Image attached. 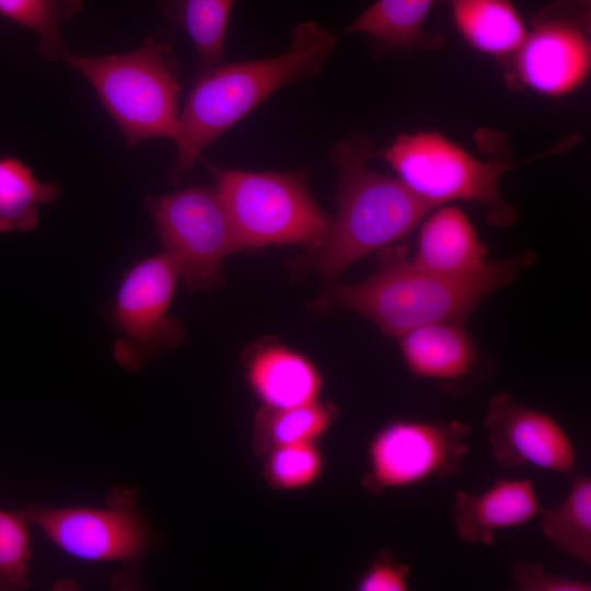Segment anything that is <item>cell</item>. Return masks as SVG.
Wrapping results in <instances>:
<instances>
[{"instance_id": "ac0fdd59", "label": "cell", "mask_w": 591, "mask_h": 591, "mask_svg": "<svg viewBox=\"0 0 591 591\" xmlns=\"http://www.w3.org/2000/svg\"><path fill=\"white\" fill-rule=\"evenodd\" d=\"M438 0H376L363 11L341 35L363 33L378 45L391 49H408L439 43L424 32V23Z\"/></svg>"}, {"instance_id": "2e32d148", "label": "cell", "mask_w": 591, "mask_h": 591, "mask_svg": "<svg viewBox=\"0 0 591 591\" xmlns=\"http://www.w3.org/2000/svg\"><path fill=\"white\" fill-rule=\"evenodd\" d=\"M487 254L465 213L440 206L422 223L413 260L433 274L467 278L488 268Z\"/></svg>"}, {"instance_id": "9a60e30c", "label": "cell", "mask_w": 591, "mask_h": 591, "mask_svg": "<svg viewBox=\"0 0 591 591\" xmlns=\"http://www.w3.org/2000/svg\"><path fill=\"white\" fill-rule=\"evenodd\" d=\"M248 385L262 407L287 408L320 399L323 378L303 354L279 344L255 347L246 361Z\"/></svg>"}, {"instance_id": "d4e9b609", "label": "cell", "mask_w": 591, "mask_h": 591, "mask_svg": "<svg viewBox=\"0 0 591 591\" xmlns=\"http://www.w3.org/2000/svg\"><path fill=\"white\" fill-rule=\"evenodd\" d=\"M31 526L25 509H0V591L30 589Z\"/></svg>"}, {"instance_id": "e0dca14e", "label": "cell", "mask_w": 591, "mask_h": 591, "mask_svg": "<svg viewBox=\"0 0 591 591\" xmlns=\"http://www.w3.org/2000/svg\"><path fill=\"white\" fill-rule=\"evenodd\" d=\"M454 25L476 50L507 58L528 35L519 11L510 0H449Z\"/></svg>"}, {"instance_id": "8992f818", "label": "cell", "mask_w": 591, "mask_h": 591, "mask_svg": "<svg viewBox=\"0 0 591 591\" xmlns=\"http://www.w3.org/2000/svg\"><path fill=\"white\" fill-rule=\"evenodd\" d=\"M32 525L60 551L88 563L120 564L112 587H136L147 554L160 541L139 506L138 490L116 485L108 490L104 507L25 508Z\"/></svg>"}, {"instance_id": "3957f363", "label": "cell", "mask_w": 591, "mask_h": 591, "mask_svg": "<svg viewBox=\"0 0 591 591\" xmlns=\"http://www.w3.org/2000/svg\"><path fill=\"white\" fill-rule=\"evenodd\" d=\"M536 259L532 251L494 260L467 278L428 271L408 258L405 245L387 246L378 269L354 285H334L328 301L373 322L384 334L401 336L416 327L440 322L463 323L493 292L511 282Z\"/></svg>"}, {"instance_id": "ffe728a7", "label": "cell", "mask_w": 591, "mask_h": 591, "mask_svg": "<svg viewBox=\"0 0 591 591\" xmlns=\"http://www.w3.org/2000/svg\"><path fill=\"white\" fill-rule=\"evenodd\" d=\"M234 0H160L163 13L190 38L200 72L223 63Z\"/></svg>"}, {"instance_id": "7a4b0ae2", "label": "cell", "mask_w": 591, "mask_h": 591, "mask_svg": "<svg viewBox=\"0 0 591 591\" xmlns=\"http://www.w3.org/2000/svg\"><path fill=\"white\" fill-rule=\"evenodd\" d=\"M371 155V141L360 130L332 147L329 157L338 171L337 215L323 240L294 263L298 271H314L332 281L355 262L406 236L438 208L398 178L370 169Z\"/></svg>"}, {"instance_id": "44dd1931", "label": "cell", "mask_w": 591, "mask_h": 591, "mask_svg": "<svg viewBox=\"0 0 591 591\" xmlns=\"http://www.w3.org/2000/svg\"><path fill=\"white\" fill-rule=\"evenodd\" d=\"M541 530L545 538L571 558L591 565V479L584 474L571 478L563 501L542 509Z\"/></svg>"}, {"instance_id": "cb8c5ba5", "label": "cell", "mask_w": 591, "mask_h": 591, "mask_svg": "<svg viewBox=\"0 0 591 591\" xmlns=\"http://www.w3.org/2000/svg\"><path fill=\"white\" fill-rule=\"evenodd\" d=\"M266 483L279 491H298L313 486L323 475L325 460L317 442L275 448L264 456Z\"/></svg>"}, {"instance_id": "603a6c76", "label": "cell", "mask_w": 591, "mask_h": 591, "mask_svg": "<svg viewBox=\"0 0 591 591\" xmlns=\"http://www.w3.org/2000/svg\"><path fill=\"white\" fill-rule=\"evenodd\" d=\"M81 7L82 0H0V15L34 31L39 54L54 61L69 54L60 34L61 23Z\"/></svg>"}, {"instance_id": "8fae6325", "label": "cell", "mask_w": 591, "mask_h": 591, "mask_svg": "<svg viewBox=\"0 0 591 591\" xmlns=\"http://www.w3.org/2000/svg\"><path fill=\"white\" fill-rule=\"evenodd\" d=\"M541 14L535 27L512 55L514 77L528 89L546 95L575 92L587 80L591 65L587 15Z\"/></svg>"}, {"instance_id": "52a82bcc", "label": "cell", "mask_w": 591, "mask_h": 591, "mask_svg": "<svg viewBox=\"0 0 591 591\" xmlns=\"http://www.w3.org/2000/svg\"><path fill=\"white\" fill-rule=\"evenodd\" d=\"M379 157L410 192L434 207L452 200L476 201L499 227L512 225L518 218L499 187L500 177L512 167L507 158L480 161L438 131L401 134Z\"/></svg>"}, {"instance_id": "484cf974", "label": "cell", "mask_w": 591, "mask_h": 591, "mask_svg": "<svg viewBox=\"0 0 591 591\" xmlns=\"http://www.w3.org/2000/svg\"><path fill=\"white\" fill-rule=\"evenodd\" d=\"M512 580L520 591H590L587 581L547 571L537 561L517 559L510 564Z\"/></svg>"}, {"instance_id": "4316f807", "label": "cell", "mask_w": 591, "mask_h": 591, "mask_svg": "<svg viewBox=\"0 0 591 591\" xmlns=\"http://www.w3.org/2000/svg\"><path fill=\"white\" fill-rule=\"evenodd\" d=\"M410 567L387 549L380 551L356 583L359 591H405Z\"/></svg>"}, {"instance_id": "277c9868", "label": "cell", "mask_w": 591, "mask_h": 591, "mask_svg": "<svg viewBox=\"0 0 591 591\" xmlns=\"http://www.w3.org/2000/svg\"><path fill=\"white\" fill-rule=\"evenodd\" d=\"M171 47L172 40L152 34L131 51L105 56L69 53L62 60L90 82L128 148L148 139L176 137L181 84Z\"/></svg>"}, {"instance_id": "5b68a950", "label": "cell", "mask_w": 591, "mask_h": 591, "mask_svg": "<svg viewBox=\"0 0 591 591\" xmlns=\"http://www.w3.org/2000/svg\"><path fill=\"white\" fill-rule=\"evenodd\" d=\"M199 159L215 179L239 250L270 244L310 250L325 236L332 218L315 202L303 171L246 172Z\"/></svg>"}, {"instance_id": "4fadbf2b", "label": "cell", "mask_w": 591, "mask_h": 591, "mask_svg": "<svg viewBox=\"0 0 591 591\" xmlns=\"http://www.w3.org/2000/svg\"><path fill=\"white\" fill-rule=\"evenodd\" d=\"M397 338L404 362L415 376L437 381L454 395L479 380L478 350L463 323H431Z\"/></svg>"}, {"instance_id": "5bb4252c", "label": "cell", "mask_w": 591, "mask_h": 591, "mask_svg": "<svg viewBox=\"0 0 591 591\" xmlns=\"http://www.w3.org/2000/svg\"><path fill=\"white\" fill-rule=\"evenodd\" d=\"M542 509L531 479L500 477L482 494L457 491L452 519L464 543L490 546L498 531L521 526L540 515Z\"/></svg>"}, {"instance_id": "d6986e66", "label": "cell", "mask_w": 591, "mask_h": 591, "mask_svg": "<svg viewBox=\"0 0 591 591\" xmlns=\"http://www.w3.org/2000/svg\"><path fill=\"white\" fill-rule=\"evenodd\" d=\"M337 419L338 409L320 399L287 408L262 407L252 425L254 453L263 457L278 447L317 442Z\"/></svg>"}, {"instance_id": "9c48e42d", "label": "cell", "mask_w": 591, "mask_h": 591, "mask_svg": "<svg viewBox=\"0 0 591 591\" xmlns=\"http://www.w3.org/2000/svg\"><path fill=\"white\" fill-rule=\"evenodd\" d=\"M471 428L457 419H395L368 445L364 488L373 494L460 474L470 452Z\"/></svg>"}, {"instance_id": "7c38bea8", "label": "cell", "mask_w": 591, "mask_h": 591, "mask_svg": "<svg viewBox=\"0 0 591 591\" xmlns=\"http://www.w3.org/2000/svg\"><path fill=\"white\" fill-rule=\"evenodd\" d=\"M484 425L496 463L503 468L531 465L568 474L577 453L570 437L551 415L515 401L509 393L494 395Z\"/></svg>"}, {"instance_id": "ba28073f", "label": "cell", "mask_w": 591, "mask_h": 591, "mask_svg": "<svg viewBox=\"0 0 591 591\" xmlns=\"http://www.w3.org/2000/svg\"><path fill=\"white\" fill-rule=\"evenodd\" d=\"M164 252L179 264L188 290H206L221 281L222 262L237 251L234 231L216 189L195 186L146 198Z\"/></svg>"}, {"instance_id": "6da1fadb", "label": "cell", "mask_w": 591, "mask_h": 591, "mask_svg": "<svg viewBox=\"0 0 591 591\" xmlns=\"http://www.w3.org/2000/svg\"><path fill=\"white\" fill-rule=\"evenodd\" d=\"M337 35L310 21L298 24L275 57L221 63L200 72L178 115L177 158L167 181L177 185L202 150L278 90L316 77Z\"/></svg>"}, {"instance_id": "30bf717a", "label": "cell", "mask_w": 591, "mask_h": 591, "mask_svg": "<svg viewBox=\"0 0 591 591\" xmlns=\"http://www.w3.org/2000/svg\"><path fill=\"white\" fill-rule=\"evenodd\" d=\"M178 278L179 264L166 252L140 260L124 276L109 316L118 332L113 356L125 370L136 372L184 341L181 322L169 315Z\"/></svg>"}, {"instance_id": "7402d4cb", "label": "cell", "mask_w": 591, "mask_h": 591, "mask_svg": "<svg viewBox=\"0 0 591 591\" xmlns=\"http://www.w3.org/2000/svg\"><path fill=\"white\" fill-rule=\"evenodd\" d=\"M58 195L56 183L39 182L22 161L0 158V233L32 231L38 206L54 202Z\"/></svg>"}]
</instances>
